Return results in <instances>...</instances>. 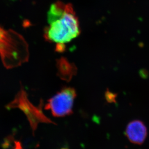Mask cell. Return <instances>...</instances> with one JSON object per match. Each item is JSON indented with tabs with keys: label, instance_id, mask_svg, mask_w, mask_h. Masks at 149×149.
<instances>
[{
	"label": "cell",
	"instance_id": "1",
	"mask_svg": "<svg viewBox=\"0 0 149 149\" xmlns=\"http://www.w3.org/2000/svg\"><path fill=\"white\" fill-rule=\"evenodd\" d=\"M49 26L45 29V37L56 44V50H63L65 44L79 36L80 33L79 19L71 3L57 1L52 4L47 13Z\"/></svg>",
	"mask_w": 149,
	"mask_h": 149
},
{
	"label": "cell",
	"instance_id": "2",
	"mask_svg": "<svg viewBox=\"0 0 149 149\" xmlns=\"http://www.w3.org/2000/svg\"><path fill=\"white\" fill-rule=\"evenodd\" d=\"M0 55L7 69L20 66L29 59L28 45L19 33L0 26Z\"/></svg>",
	"mask_w": 149,
	"mask_h": 149
},
{
	"label": "cell",
	"instance_id": "3",
	"mask_svg": "<svg viewBox=\"0 0 149 149\" xmlns=\"http://www.w3.org/2000/svg\"><path fill=\"white\" fill-rule=\"evenodd\" d=\"M7 106L8 108H19L23 111L30 122L33 131L36 129L39 123L55 124L43 113L42 105L37 108L30 102L27 93L22 87L16 95L14 100Z\"/></svg>",
	"mask_w": 149,
	"mask_h": 149
},
{
	"label": "cell",
	"instance_id": "4",
	"mask_svg": "<svg viewBox=\"0 0 149 149\" xmlns=\"http://www.w3.org/2000/svg\"><path fill=\"white\" fill-rule=\"evenodd\" d=\"M77 96L76 90L65 88L49 99L45 109L49 110L55 117H63L73 113L74 103Z\"/></svg>",
	"mask_w": 149,
	"mask_h": 149
},
{
	"label": "cell",
	"instance_id": "5",
	"mask_svg": "<svg viewBox=\"0 0 149 149\" xmlns=\"http://www.w3.org/2000/svg\"><path fill=\"white\" fill-rule=\"evenodd\" d=\"M125 134L128 139L132 143L142 145L148 135L147 128L141 120H132L126 126Z\"/></svg>",
	"mask_w": 149,
	"mask_h": 149
}]
</instances>
